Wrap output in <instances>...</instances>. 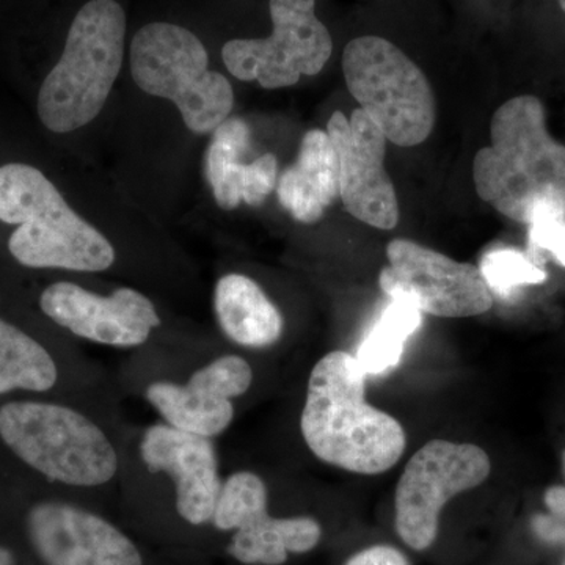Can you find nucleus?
Masks as SVG:
<instances>
[{"mask_svg":"<svg viewBox=\"0 0 565 565\" xmlns=\"http://www.w3.org/2000/svg\"><path fill=\"white\" fill-rule=\"evenodd\" d=\"M345 565H411L407 557L388 545H375L352 556Z\"/></svg>","mask_w":565,"mask_h":565,"instance_id":"25","label":"nucleus"},{"mask_svg":"<svg viewBox=\"0 0 565 565\" xmlns=\"http://www.w3.org/2000/svg\"><path fill=\"white\" fill-rule=\"evenodd\" d=\"M0 221L18 225L9 250L22 266L103 273L115 263L109 241L71 210L46 174L28 163L0 167Z\"/></svg>","mask_w":565,"mask_h":565,"instance_id":"3","label":"nucleus"},{"mask_svg":"<svg viewBox=\"0 0 565 565\" xmlns=\"http://www.w3.org/2000/svg\"><path fill=\"white\" fill-rule=\"evenodd\" d=\"M559 6L565 11V0H559Z\"/></svg>","mask_w":565,"mask_h":565,"instance_id":"26","label":"nucleus"},{"mask_svg":"<svg viewBox=\"0 0 565 565\" xmlns=\"http://www.w3.org/2000/svg\"><path fill=\"white\" fill-rule=\"evenodd\" d=\"M478 267L490 291L504 299L514 296L523 286L541 285L546 280L545 270L527 253L511 247L487 252Z\"/></svg>","mask_w":565,"mask_h":565,"instance_id":"22","label":"nucleus"},{"mask_svg":"<svg viewBox=\"0 0 565 565\" xmlns=\"http://www.w3.org/2000/svg\"><path fill=\"white\" fill-rule=\"evenodd\" d=\"M0 437L22 462L51 481L96 487L117 475L118 457L107 435L87 416L65 405H3Z\"/></svg>","mask_w":565,"mask_h":565,"instance_id":"6","label":"nucleus"},{"mask_svg":"<svg viewBox=\"0 0 565 565\" xmlns=\"http://www.w3.org/2000/svg\"><path fill=\"white\" fill-rule=\"evenodd\" d=\"M315 7L316 0H270L273 35L228 41L222 50L226 70L267 90L292 87L300 77L321 73L333 43Z\"/></svg>","mask_w":565,"mask_h":565,"instance_id":"8","label":"nucleus"},{"mask_svg":"<svg viewBox=\"0 0 565 565\" xmlns=\"http://www.w3.org/2000/svg\"><path fill=\"white\" fill-rule=\"evenodd\" d=\"M366 377L351 353H327L311 371L300 429L322 462L359 475H381L407 445L403 424L367 404Z\"/></svg>","mask_w":565,"mask_h":565,"instance_id":"1","label":"nucleus"},{"mask_svg":"<svg viewBox=\"0 0 565 565\" xmlns=\"http://www.w3.org/2000/svg\"><path fill=\"white\" fill-rule=\"evenodd\" d=\"M422 311L411 303L392 300L360 344L355 359L364 373L381 375L394 370L401 362L408 338L422 327Z\"/></svg>","mask_w":565,"mask_h":565,"instance_id":"21","label":"nucleus"},{"mask_svg":"<svg viewBox=\"0 0 565 565\" xmlns=\"http://www.w3.org/2000/svg\"><path fill=\"white\" fill-rule=\"evenodd\" d=\"M473 180L481 200L511 221L530 225L542 211L565 214V147L546 131L541 99L516 96L494 111Z\"/></svg>","mask_w":565,"mask_h":565,"instance_id":"2","label":"nucleus"},{"mask_svg":"<svg viewBox=\"0 0 565 565\" xmlns=\"http://www.w3.org/2000/svg\"><path fill=\"white\" fill-rule=\"evenodd\" d=\"M43 313L76 337L93 343L136 348L161 326L154 305L131 288L98 296L74 282L47 286L40 297Z\"/></svg>","mask_w":565,"mask_h":565,"instance_id":"13","label":"nucleus"},{"mask_svg":"<svg viewBox=\"0 0 565 565\" xmlns=\"http://www.w3.org/2000/svg\"><path fill=\"white\" fill-rule=\"evenodd\" d=\"M386 258L379 285L392 300L437 318H473L492 308V291L475 264L407 239L392 241Z\"/></svg>","mask_w":565,"mask_h":565,"instance_id":"10","label":"nucleus"},{"mask_svg":"<svg viewBox=\"0 0 565 565\" xmlns=\"http://www.w3.org/2000/svg\"><path fill=\"white\" fill-rule=\"evenodd\" d=\"M28 523L46 565H143L139 550L120 530L74 505H35Z\"/></svg>","mask_w":565,"mask_h":565,"instance_id":"15","label":"nucleus"},{"mask_svg":"<svg viewBox=\"0 0 565 565\" xmlns=\"http://www.w3.org/2000/svg\"><path fill=\"white\" fill-rule=\"evenodd\" d=\"M544 500L548 514L534 516L531 522L534 534L546 544L565 545V487H550Z\"/></svg>","mask_w":565,"mask_h":565,"instance_id":"24","label":"nucleus"},{"mask_svg":"<svg viewBox=\"0 0 565 565\" xmlns=\"http://www.w3.org/2000/svg\"><path fill=\"white\" fill-rule=\"evenodd\" d=\"M530 258L535 264L544 256H552L565 267V214L559 211H542L530 222Z\"/></svg>","mask_w":565,"mask_h":565,"instance_id":"23","label":"nucleus"},{"mask_svg":"<svg viewBox=\"0 0 565 565\" xmlns=\"http://www.w3.org/2000/svg\"><path fill=\"white\" fill-rule=\"evenodd\" d=\"M140 452L151 473H167L173 479L178 514L185 522L203 525L212 520L222 482L211 438L156 424L145 433Z\"/></svg>","mask_w":565,"mask_h":565,"instance_id":"16","label":"nucleus"},{"mask_svg":"<svg viewBox=\"0 0 565 565\" xmlns=\"http://www.w3.org/2000/svg\"><path fill=\"white\" fill-rule=\"evenodd\" d=\"M253 371L239 355H223L192 375L188 385L154 382L147 397L167 424L202 437H217L234 418L233 397L250 388Z\"/></svg>","mask_w":565,"mask_h":565,"instance_id":"14","label":"nucleus"},{"mask_svg":"<svg viewBox=\"0 0 565 565\" xmlns=\"http://www.w3.org/2000/svg\"><path fill=\"white\" fill-rule=\"evenodd\" d=\"M277 195L296 221L316 223L340 196V163L329 134H305L294 166L278 178Z\"/></svg>","mask_w":565,"mask_h":565,"instance_id":"18","label":"nucleus"},{"mask_svg":"<svg viewBox=\"0 0 565 565\" xmlns=\"http://www.w3.org/2000/svg\"><path fill=\"white\" fill-rule=\"evenodd\" d=\"M50 352L28 333L0 319V394L13 390L47 392L57 384Z\"/></svg>","mask_w":565,"mask_h":565,"instance_id":"20","label":"nucleus"},{"mask_svg":"<svg viewBox=\"0 0 565 565\" xmlns=\"http://www.w3.org/2000/svg\"><path fill=\"white\" fill-rule=\"evenodd\" d=\"M129 61L137 87L172 102L192 132H214L228 120L232 84L210 70V55L195 33L172 22H151L134 35Z\"/></svg>","mask_w":565,"mask_h":565,"instance_id":"5","label":"nucleus"},{"mask_svg":"<svg viewBox=\"0 0 565 565\" xmlns=\"http://www.w3.org/2000/svg\"><path fill=\"white\" fill-rule=\"evenodd\" d=\"M345 84L360 109L397 147L423 143L437 120V102L426 74L392 41L360 36L345 46Z\"/></svg>","mask_w":565,"mask_h":565,"instance_id":"7","label":"nucleus"},{"mask_svg":"<svg viewBox=\"0 0 565 565\" xmlns=\"http://www.w3.org/2000/svg\"><path fill=\"white\" fill-rule=\"evenodd\" d=\"M214 308L222 332L233 343L262 349L280 340L282 316L262 286L241 274L222 277L215 286Z\"/></svg>","mask_w":565,"mask_h":565,"instance_id":"19","label":"nucleus"},{"mask_svg":"<svg viewBox=\"0 0 565 565\" xmlns=\"http://www.w3.org/2000/svg\"><path fill=\"white\" fill-rule=\"evenodd\" d=\"M125 40L126 13L117 0H90L77 11L39 93L36 110L50 131H76L102 114L121 71Z\"/></svg>","mask_w":565,"mask_h":565,"instance_id":"4","label":"nucleus"},{"mask_svg":"<svg viewBox=\"0 0 565 565\" xmlns=\"http://www.w3.org/2000/svg\"><path fill=\"white\" fill-rule=\"evenodd\" d=\"M214 525L236 530L228 553L244 564L281 565L288 553H307L321 541V525L310 516L273 519L259 476L239 471L226 479L215 505Z\"/></svg>","mask_w":565,"mask_h":565,"instance_id":"11","label":"nucleus"},{"mask_svg":"<svg viewBox=\"0 0 565 565\" xmlns=\"http://www.w3.org/2000/svg\"><path fill=\"white\" fill-rule=\"evenodd\" d=\"M492 463L471 444L430 440L405 465L396 487V530L411 548H429L438 533L441 509L456 494L481 486Z\"/></svg>","mask_w":565,"mask_h":565,"instance_id":"9","label":"nucleus"},{"mask_svg":"<svg viewBox=\"0 0 565 565\" xmlns=\"http://www.w3.org/2000/svg\"><path fill=\"white\" fill-rule=\"evenodd\" d=\"M564 471H565V452H564Z\"/></svg>","mask_w":565,"mask_h":565,"instance_id":"27","label":"nucleus"},{"mask_svg":"<svg viewBox=\"0 0 565 565\" xmlns=\"http://www.w3.org/2000/svg\"><path fill=\"white\" fill-rule=\"evenodd\" d=\"M250 147V128L241 118H228L212 136L206 156V174L215 203L233 211L241 203L259 206L277 189L278 162L273 152L243 162Z\"/></svg>","mask_w":565,"mask_h":565,"instance_id":"17","label":"nucleus"},{"mask_svg":"<svg viewBox=\"0 0 565 565\" xmlns=\"http://www.w3.org/2000/svg\"><path fill=\"white\" fill-rule=\"evenodd\" d=\"M340 163V196L356 221L379 230L399 222L396 191L385 170L386 137L363 109L334 111L327 125Z\"/></svg>","mask_w":565,"mask_h":565,"instance_id":"12","label":"nucleus"}]
</instances>
